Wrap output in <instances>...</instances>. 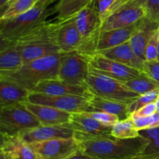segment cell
I'll use <instances>...</instances> for the list:
<instances>
[{"mask_svg":"<svg viewBox=\"0 0 159 159\" xmlns=\"http://www.w3.org/2000/svg\"><path fill=\"white\" fill-rule=\"evenodd\" d=\"M96 6L102 23L113 12L125 6V2L124 0H96Z\"/></svg>","mask_w":159,"mask_h":159,"instance_id":"obj_30","label":"cell"},{"mask_svg":"<svg viewBox=\"0 0 159 159\" xmlns=\"http://www.w3.org/2000/svg\"><path fill=\"white\" fill-rule=\"evenodd\" d=\"M146 16L145 8L127 4L106 19L101 25V31L120 29L135 24Z\"/></svg>","mask_w":159,"mask_h":159,"instance_id":"obj_12","label":"cell"},{"mask_svg":"<svg viewBox=\"0 0 159 159\" xmlns=\"http://www.w3.org/2000/svg\"><path fill=\"white\" fill-rule=\"evenodd\" d=\"M74 138L79 141V151L98 159H134L143 155L147 139L140 135L136 138L118 139L90 135L75 131Z\"/></svg>","mask_w":159,"mask_h":159,"instance_id":"obj_1","label":"cell"},{"mask_svg":"<svg viewBox=\"0 0 159 159\" xmlns=\"http://www.w3.org/2000/svg\"><path fill=\"white\" fill-rule=\"evenodd\" d=\"M10 0H0V9H2Z\"/></svg>","mask_w":159,"mask_h":159,"instance_id":"obj_43","label":"cell"},{"mask_svg":"<svg viewBox=\"0 0 159 159\" xmlns=\"http://www.w3.org/2000/svg\"><path fill=\"white\" fill-rule=\"evenodd\" d=\"M138 23L139 21L127 27L101 31L98 39L96 52L114 48L129 41L138 28Z\"/></svg>","mask_w":159,"mask_h":159,"instance_id":"obj_19","label":"cell"},{"mask_svg":"<svg viewBox=\"0 0 159 159\" xmlns=\"http://www.w3.org/2000/svg\"><path fill=\"white\" fill-rule=\"evenodd\" d=\"M156 112L157 108L155 102H152L143 106L142 108H141L138 109V111H136V112L132 114L139 115V116H149V115H152L153 114H155Z\"/></svg>","mask_w":159,"mask_h":159,"instance_id":"obj_37","label":"cell"},{"mask_svg":"<svg viewBox=\"0 0 159 159\" xmlns=\"http://www.w3.org/2000/svg\"><path fill=\"white\" fill-rule=\"evenodd\" d=\"M159 28V23L154 22L144 17L138 23V26L129 41L135 54L143 61L146 60V47L155 31Z\"/></svg>","mask_w":159,"mask_h":159,"instance_id":"obj_17","label":"cell"},{"mask_svg":"<svg viewBox=\"0 0 159 159\" xmlns=\"http://www.w3.org/2000/svg\"><path fill=\"white\" fill-rule=\"evenodd\" d=\"M27 101L51 106L71 114L98 111L91 106L89 99L75 95H51L30 92Z\"/></svg>","mask_w":159,"mask_h":159,"instance_id":"obj_8","label":"cell"},{"mask_svg":"<svg viewBox=\"0 0 159 159\" xmlns=\"http://www.w3.org/2000/svg\"><path fill=\"white\" fill-rule=\"evenodd\" d=\"M134 124L139 131L142 129L159 127V113L158 112L149 116H139L131 114Z\"/></svg>","mask_w":159,"mask_h":159,"instance_id":"obj_31","label":"cell"},{"mask_svg":"<svg viewBox=\"0 0 159 159\" xmlns=\"http://www.w3.org/2000/svg\"><path fill=\"white\" fill-rule=\"evenodd\" d=\"M10 1H12V0H10ZM10 1H9V2H10Z\"/></svg>","mask_w":159,"mask_h":159,"instance_id":"obj_47","label":"cell"},{"mask_svg":"<svg viewBox=\"0 0 159 159\" xmlns=\"http://www.w3.org/2000/svg\"><path fill=\"white\" fill-rule=\"evenodd\" d=\"M54 12L49 6L37 3L32 9L12 19L0 20V37L9 43H16L37 30L48 22V17Z\"/></svg>","mask_w":159,"mask_h":159,"instance_id":"obj_3","label":"cell"},{"mask_svg":"<svg viewBox=\"0 0 159 159\" xmlns=\"http://www.w3.org/2000/svg\"><path fill=\"white\" fill-rule=\"evenodd\" d=\"M87 56L77 51L60 53L58 79L73 85L87 87L86 80L90 71Z\"/></svg>","mask_w":159,"mask_h":159,"instance_id":"obj_7","label":"cell"},{"mask_svg":"<svg viewBox=\"0 0 159 159\" xmlns=\"http://www.w3.org/2000/svg\"><path fill=\"white\" fill-rule=\"evenodd\" d=\"M26 107L39 120L41 126L65 125L70 121L71 113L44 104H34L26 101Z\"/></svg>","mask_w":159,"mask_h":159,"instance_id":"obj_16","label":"cell"},{"mask_svg":"<svg viewBox=\"0 0 159 159\" xmlns=\"http://www.w3.org/2000/svg\"><path fill=\"white\" fill-rule=\"evenodd\" d=\"M0 159H10L9 156L4 152V151L0 150Z\"/></svg>","mask_w":159,"mask_h":159,"instance_id":"obj_42","label":"cell"},{"mask_svg":"<svg viewBox=\"0 0 159 159\" xmlns=\"http://www.w3.org/2000/svg\"><path fill=\"white\" fill-rule=\"evenodd\" d=\"M82 113H85V115L95 118L97 121L100 122L101 123L107 125V126H113V125L120 121V118L116 115L107 112H103V111H95V112H82Z\"/></svg>","mask_w":159,"mask_h":159,"instance_id":"obj_33","label":"cell"},{"mask_svg":"<svg viewBox=\"0 0 159 159\" xmlns=\"http://www.w3.org/2000/svg\"><path fill=\"white\" fill-rule=\"evenodd\" d=\"M18 47L21 51L23 64L46 57L50 55L61 52V50L57 45L49 41L31 43Z\"/></svg>","mask_w":159,"mask_h":159,"instance_id":"obj_23","label":"cell"},{"mask_svg":"<svg viewBox=\"0 0 159 159\" xmlns=\"http://www.w3.org/2000/svg\"><path fill=\"white\" fill-rule=\"evenodd\" d=\"M88 59L90 64V72L104 75L121 82L130 80L142 73L141 70L112 60L99 53H95Z\"/></svg>","mask_w":159,"mask_h":159,"instance_id":"obj_10","label":"cell"},{"mask_svg":"<svg viewBox=\"0 0 159 159\" xmlns=\"http://www.w3.org/2000/svg\"><path fill=\"white\" fill-rule=\"evenodd\" d=\"M142 73L159 83V61H144Z\"/></svg>","mask_w":159,"mask_h":159,"instance_id":"obj_35","label":"cell"},{"mask_svg":"<svg viewBox=\"0 0 159 159\" xmlns=\"http://www.w3.org/2000/svg\"><path fill=\"white\" fill-rule=\"evenodd\" d=\"M124 84L128 88L139 95L159 89V83L152 80L144 73H141L138 77L126 81Z\"/></svg>","mask_w":159,"mask_h":159,"instance_id":"obj_27","label":"cell"},{"mask_svg":"<svg viewBox=\"0 0 159 159\" xmlns=\"http://www.w3.org/2000/svg\"><path fill=\"white\" fill-rule=\"evenodd\" d=\"M53 43L61 52L79 51L82 45V37L76 26L75 15L51 21Z\"/></svg>","mask_w":159,"mask_h":159,"instance_id":"obj_9","label":"cell"},{"mask_svg":"<svg viewBox=\"0 0 159 159\" xmlns=\"http://www.w3.org/2000/svg\"><path fill=\"white\" fill-rule=\"evenodd\" d=\"M75 131L63 125L59 126H40L39 127L25 131L19 134V137L25 143H32L36 142L46 141L57 138L74 137Z\"/></svg>","mask_w":159,"mask_h":159,"instance_id":"obj_14","label":"cell"},{"mask_svg":"<svg viewBox=\"0 0 159 159\" xmlns=\"http://www.w3.org/2000/svg\"><path fill=\"white\" fill-rule=\"evenodd\" d=\"M112 136L118 139H132L140 136V131L137 129L131 115L129 118L119 122L113 126Z\"/></svg>","mask_w":159,"mask_h":159,"instance_id":"obj_28","label":"cell"},{"mask_svg":"<svg viewBox=\"0 0 159 159\" xmlns=\"http://www.w3.org/2000/svg\"><path fill=\"white\" fill-rule=\"evenodd\" d=\"M30 91L5 79H0V107L13 105L28 101Z\"/></svg>","mask_w":159,"mask_h":159,"instance_id":"obj_21","label":"cell"},{"mask_svg":"<svg viewBox=\"0 0 159 159\" xmlns=\"http://www.w3.org/2000/svg\"><path fill=\"white\" fill-rule=\"evenodd\" d=\"M157 61H159V31H158V58Z\"/></svg>","mask_w":159,"mask_h":159,"instance_id":"obj_45","label":"cell"},{"mask_svg":"<svg viewBox=\"0 0 159 159\" xmlns=\"http://www.w3.org/2000/svg\"><path fill=\"white\" fill-rule=\"evenodd\" d=\"M32 92L51 95H75L88 99L93 97L88 87L73 85L58 78L41 81Z\"/></svg>","mask_w":159,"mask_h":159,"instance_id":"obj_13","label":"cell"},{"mask_svg":"<svg viewBox=\"0 0 159 159\" xmlns=\"http://www.w3.org/2000/svg\"><path fill=\"white\" fill-rule=\"evenodd\" d=\"M66 159H98V158L93 157V156L89 155V154H85V153L79 151L77 153L72 154V155L70 156V157H68V158Z\"/></svg>","mask_w":159,"mask_h":159,"instance_id":"obj_38","label":"cell"},{"mask_svg":"<svg viewBox=\"0 0 159 159\" xmlns=\"http://www.w3.org/2000/svg\"><path fill=\"white\" fill-rule=\"evenodd\" d=\"M134 159H141V157H137V158H134Z\"/></svg>","mask_w":159,"mask_h":159,"instance_id":"obj_46","label":"cell"},{"mask_svg":"<svg viewBox=\"0 0 159 159\" xmlns=\"http://www.w3.org/2000/svg\"><path fill=\"white\" fill-rule=\"evenodd\" d=\"M41 126L35 115L24 103L1 108L0 132L9 135H19L21 132Z\"/></svg>","mask_w":159,"mask_h":159,"instance_id":"obj_6","label":"cell"},{"mask_svg":"<svg viewBox=\"0 0 159 159\" xmlns=\"http://www.w3.org/2000/svg\"><path fill=\"white\" fill-rule=\"evenodd\" d=\"M91 106L98 111H103L116 115L120 120H124L130 117L131 114L129 112L127 104L106 99L100 97L93 95V98L89 99Z\"/></svg>","mask_w":159,"mask_h":159,"instance_id":"obj_24","label":"cell"},{"mask_svg":"<svg viewBox=\"0 0 159 159\" xmlns=\"http://www.w3.org/2000/svg\"><path fill=\"white\" fill-rule=\"evenodd\" d=\"M155 104H156V108H157V112L159 113V96L158 98H157L156 101H155Z\"/></svg>","mask_w":159,"mask_h":159,"instance_id":"obj_44","label":"cell"},{"mask_svg":"<svg viewBox=\"0 0 159 159\" xmlns=\"http://www.w3.org/2000/svg\"><path fill=\"white\" fill-rule=\"evenodd\" d=\"M30 146L40 159H66L79 151V141L74 137L36 142Z\"/></svg>","mask_w":159,"mask_h":159,"instance_id":"obj_11","label":"cell"},{"mask_svg":"<svg viewBox=\"0 0 159 159\" xmlns=\"http://www.w3.org/2000/svg\"><path fill=\"white\" fill-rule=\"evenodd\" d=\"M86 85L95 96L130 104L140 96L125 85L124 82L109 76L90 72Z\"/></svg>","mask_w":159,"mask_h":159,"instance_id":"obj_5","label":"cell"},{"mask_svg":"<svg viewBox=\"0 0 159 159\" xmlns=\"http://www.w3.org/2000/svg\"><path fill=\"white\" fill-rule=\"evenodd\" d=\"M40 0H12L1 9L0 20L12 19L32 9Z\"/></svg>","mask_w":159,"mask_h":159,"instance_id":"obj_25","label":"cell"},{"mask_svg":"<svg viewBox=\"0 0 159 159\" xmlns=\"http://www.w3.org/2000/svg\"><path fill=\"white\" fill-rule=\"evenodd\" d=\"M96 2L75 14L76 26L82 37V45L78 51L87 57L96 52L98 39L101 32L102 21Z\"/></svg>","mask_w":159,"mask_h":159,"instance_id":"obj_4","label":"cell"},{"mask_svg":"<svg viewBox=\"0 0 159 159\" xmlns=\"http://www.w3.org/2000/svg\"><path fill=\"white\" fill-rule=\"evenodd\" d=\"M23 65V58L18 46L1 39L0 73L16 71Z\"/></svg>","mask_w":159,"mask_h":159,"instance_id":"obj_22","label":"cell"},{"mask_svg":"<svg viewBox=\"0 0 159 159\" xmlns=\"http://www.w3.org/2000/svg\"><path fill=\"white\" fill-rule=\"evenodd\" d=\"M1 134L0 150L10 159H40L30 144L25 143L19 135Z\"/></svg>","mask_w":159,"mask_h":159,"instance_id":"obj_18","label":"cell"},{"mask_svg":"<svg viewBox=\"0 0 159 159\" xmlns=\"http://www.w3.org/2000/svg\"><path fill=\"white\" fill-rule=\"evenodd\" d=\"M54 0H40L38 2V4L41 5V6H49L51 3H52V2Z\"/></svg>","mask_w":159,"mask_h":159,"instance_id":"obj_40","label":"cell"},{"mask_svg":"<svg viewBox=\"0 0 159 159\" xmlns=\"http://www.w3.org/2000/svg\"><path fill=\"white\" fill-rule=\"evenodd\" d=\"M60 53L26 62L16 71L0 73V79L12 81L32 92L41 81L58 78Z\"/></svg>","mask_w":159,"mask_h":159,"instance_id":"obj_2","label":"cell"},{"mask_svg":"<svg viewBox=\"0 0 159 159\" xmlns=\"http://www.w3.org/2000/svg\"><path fill=\"white\" fill-rule=\"evenodd\" d=\"M96 53H99L108 59L116 61V62L139 70L142 72L143 64L144 61L140 59L135 54L129 41L114 47V48L97 51Z\"/></svg>","mask_w":159,"mask_h":159,"instance_id":"obj_20","label":"cell"},{"mask_svg":"<svg viewBox=\"0 0 159 159\" xmlns=\"http://www.w3.org/2000/svg\"><path fill=\"white\" fill-rule=\"evenodd\" d=\"M96 0H59L54 7L57 19H64L74 16L81 9L93 4Z\"/></svg>","mask_w":159,"mask_h":159,"instance_id":"obj_26","label":"cell"},{"mask_svg":"<svg viewBox=\"0 0 159 159\" xmlns=\"http://www.w3.org/2000/svg\"><path fill=\"white\" fill-rule=\"evenodd\" d=\"M74 131L85 132L99 137H111L113 126H107L85 113H72L70 121L63 125Z\"/></svg>","mask_w":159,"mask_h":159,"instance_id":"obj_15","label":"cell"},{"mask_svg":"<svg viewBox=\"0 0 159 159\" xmlns=\"http://www.w3.org/2000/svg\"><path fill=\"white\" fill-rule=\"evenodd\" d=\"M158 31L154 32L151 37L150 40L148 42L146 47V60L145 61H155L158 58Z\"/></svg>","mask_w":159,"mask_h":159,"instance_id":"obj_34","label":"cell"},{"mask_svg":"<svg viewBox=\"0 0 159 159\" xmlns=\"http://www.w3.org/2000/svg\"><path fill=\"white\" fill-rule=\"evenodd\" d=\"M141 159H159V154H154V155L147 156V157H141Z\"/></svg>","mask_w":159,"mask_h":159,"instance_id":"obj_41","label":"cell"},{"mask_svg":"<svg viewBox=\"0 0 159 159\" xmlns=\"http://www.w3.org/2000/svg\"><path fill=\"white\" fill-rule=\"evenodd\" d=\"M146 17L159 23V0H148L145 7Z\"/></svg>","mask_w":159,"mask_h":159,"instance_id":"obj_36","label":"cell"},{"mask_svg":"<svg viewBox=\"0 0 159 159\" xmlns=\"http://www.w3.org/2000/svg\"><path fill=\"white\" fill-rule=\"evenodd\" d=\"M158 96L159 89L154 90L152 91L148 92V93L140 95L134 102H132L131 104L128 105L129 112H130V114H132L136 112V111H138V109L141 108H142L143 106L146 105V104H150V103L152 102H155Z\"/></svg>","mask_w":159,"mask_h":159,"instance_id":"obj_32","label":"cell"},{"mask_svg":"<svg viewBox=\"0 0 159 159\" xmlns=\"http://www.w3.org/2000/svg\"><path fill=\"white\" fill-rule=\"evenodd\" d=\"M148 0H124L125 5L127 4H132V5H137V6H142V7H146Z\"/></svg>","mask_w":159,"mask_h":159,"instance_id":"obj_39","label":"cell"},{"mask_svg":"<svg viewBox=\"0 0 159 159\" xmlns=\"http://www.w3.org/2000/svg\"><path fill=\"white\" fill-rule=\"evenodd\" d=\"M140 135L147 139L148 142L141 157L159 154V127L142 129L140 131Z\"/></svg>","mask_w":159,"mask_h":159,"instance_id":"obj_29","label":"cell"}]
</instances>
